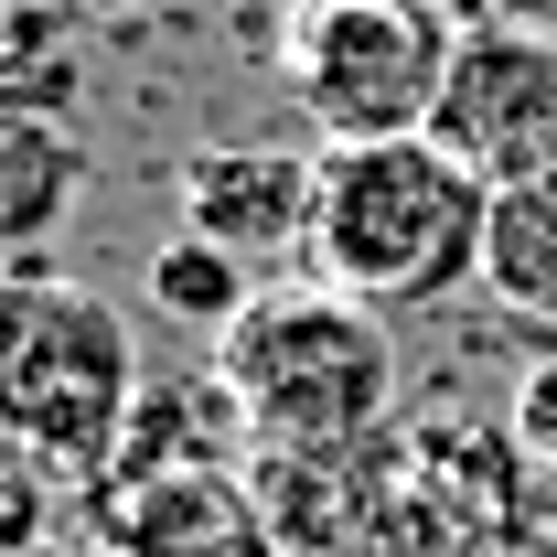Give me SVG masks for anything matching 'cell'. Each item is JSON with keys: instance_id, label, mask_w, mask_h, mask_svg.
<instances>
[{"instance_id": "7", "label": "cell", "mask_w": 557, "mask_h": 557, "mask_svg": "<svg viewBox=\"0 0 557 557\" xmlns=\"http://www.w3.org/2000/svg\"><path fill=\"white\" fill-rule=\"evenodd\" d=\"M311 205H322V150H269V139H225V150H183L172 161V214L214 236L225 258H278L311 247Z\"/></svg>"}, {"instance_id": "9", "label": "cell", "mask_w": 557, "mask_h": 557, "mask_svg": "<svg viewBox=\"0 0 557 557\" xmlns=\"http://www.w3.org/2000/svg\"><path fill=\"white\" fill-rule=\"evenodd\" d=\"M97 557H278L247 472H183L150 493H86Z\"/></svg>"}, {"instance_id": "11", "label": "cell", "mask_w": 557, "mask_h": 557, "mask_svg": "<svg viewBox=\"0 0 557 557\" xmlns=\"http://www.w3.org/2000/svg\"><path fill=\"white\" fill-rule=\"evenodd\" d=\"M483 289L515 311V322L557 333V172H536V183H504V194H493Z\"/></svg>"}, {"instance_id": "5", "label": "cell", "mask_w": 557, "mask_h": 557, "mask_svg": "<svg viewBox=\"0 0 557 557\" xmlns=\"http://www.w3.org/2000/svg\"><path fill=\"white\" fill-rule=\"evenodd\" d=\"M440 150H461L493 194L557 172V33L547 22H472L440 86Z\"/></svg>"}, {"instance_id": "14", "label": "cell", "mask_w": 557, "mask_h": 557, "mask_svg": "<svg viewBox=\"0 0 557 557\" xmlns=\"http://www.w3.org/2000/svg\"><path fill=\"white\" fill-rule=\"evenodd\" d=\"M515 440H525V461L557 472V364H536V375L515 386Z\"/></svg>"}, {"instance_id": "10", "label": "cell", "mask_w": 557, "mask_h": 557, "mask_svg": "<svg viewBox=\"0 0 557 557\" xmlns=\"http://www.w3.org/2000/svg\"><path fill=\"white\" fill-rule=\"evenodd\" d=\"M75 205H86V139L65 119H0V247L44 258Z\"/></svg>"}, {"instance_id": "16", "label": "cell", "mask_w": 557, "mask_h": 557, "mask_svg": "<svg viewBox=\"0 0 557 557\" xmlns=\"http://www.w3.org/2000/svg\"><path fill=\"white\" fill-rule=\"evenodd\" d=\"M75 11H139V0H75Z\"/></svg>"}, {"instance_id": "3", "label": "cell", "mask_w": 557, "mask_h": 557, "mask_svg": "<svg viewBox=\"0 0 557 557\" xmlns=\"http://www.w3.org/2000/svg\"><path fill=\"white\" fill-rule=\"evenodd\" d=\"M139 408V333L119 300L65 278H11L0 300V429L22 461L75 472V493L108 472L119 429Z\"/></svg>"}, {"instance_id": "1", "label": "cell", "mask_w": 557, "mask_h": 557, "mask_svg": "<svg viewBox=\"0 0 557 557\" xmlns=\"http://www.w3.org/2000/svg\"><path fill=\"white\" fill-rule=\"evenodd\" d=\"M483 236H493V183L429 129L322 139V205H311V247H300L311 278H333L375 311L450 300L461 278H483Z\"/></svg>"}, {"instance_id": "12", "label": "cell", "mask_w": 557, "mask_h": 557, "mask_svg": "<svg viewBox=\"0 0 557 557\" xmlns=\"http://www.w3.org/2000/svg\"><path fill=\"white\" fill-rule=\"evenodd\" d=\"M75 0H11V54H0V119H65L86 65H75Z\"/></svg>"}, {"instance_id": "13", "label": "cell", "mask_w": 557, "mask_h": 557, "mask_svg": "<svg viewBox=\"0 0 557 557\" xmlns=\"http://www.w3.org/2000/svg\"><path fill=\"white\" fill-rule=\"evenodd\" d=\"M150 300L172 311V322H194V333H236L247 322V300H258V278H247V258H225L214 236H194V225H172L161 247H150Z\"/></svg>"}, {"instance_id": "4", "label": "cell", "mask_w": 557, "mask_h": 557, "mask_svg": "<svg viewBox=\"0 0 557 557\" xmlns=\"http://www.w3.org/2000/svg\"><path fill=\"white\" fill-rule=\"evenodd\" d=\"M461 22L408 0H300L289 22V97L322 139H408L440 119Z\"/></svg>"}, {"instance_id": "15", "label": "cell", "mask_w": 557, "mask_h": 557, "mask_svg": "<svg viewBox=\"0 0 557 557\" xmlns=\"http://www.w3.org/2000/svg\"><path fill=\"white\" fill-rule=\"evenodd\" d=\"M408 11H440V22H461V33L483 22V0H408Z\"/></svg>"}, {"instance_id": "18", "label": "cell", "mask_w": 557, "mask_h": 557, "mask_svg": "<svg viewBox=\"0 0 557 557\" xmlns=\"http://www.w3.org/2000/svg\"><path fill=\"white\" fill-rule=\"evenodd\" d=\"M364 557H386V547H364Z\"/></svg>"}, {"instance_id": "8", "label": "cell", "mask_w": 557, "mask_h": 557, "mask_svg": "<svg viewBox=\"0 0 557 557\" xmlns=\"http://www.w3.org/2000/svg\"><path fill=\"white\" fill-rule=\"evenodd\" d=\"M247 493L269 515L278 557H364L386 547V504H397V461L364 440V450H258Z\"/></svg>"}, {"instance_id": "2", "label": "cell", "mask_w": 557, "mask_h": 557, "mask_svg": "<svg viewBox=\"0 0 557 557\" xmlns=\"http://www.w3.org/2000/svg\"><path fill=\"white\" fill-rule=\"evenodd\" d=\"M214 386L247 418V461L258 450H364L397 408V344L375 300H354L333 278H289V289H258L247 322L214 344Z\"/></svg>"}, {"instance_id": "17", "label": "cell", "mask_w": 557, "mask_h": 557, "mask_svg": "<svg viewBox=\"0 0 557 557\" xmlns=\"http://www.w3.org/2000/svg\"><path fill=\"white\" fill-rule=\"evenodd\" d=\"M525 557H557V525H547V536H536V547H525Z\"/></svg>"}, {"instance_id": "6", "label": "cell", "mask_w": 557, "mask_h": 557, "mask_svg": "<svg viewBox=\"0 0 557 557\" xmlns=\"http://www.w3.org/2000/svg\"><path fill=\"white\" fill-rule=\"evenodd\" d=\"M525 440L515 429H429L397 450L386 557H525Z\"/></svg>"}]
</instances>
